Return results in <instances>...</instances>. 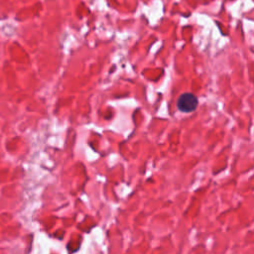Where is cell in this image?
Listing matches in <instances>:
<instances>
[{
    "instance_id": "6da1fadb",
    "label": "cell",
    "mask_w": 254,
    "mask_h": 254,
    "mask_svg": "<svg viewBox=\"0 0 254 254\" xmlns=\"http://www.w3.org/2000/svg\"><path fill=\"white\" fill-rule=\"evenodd\" d=\"M198 99L191 92H185L180 95L177 101V107L184 113H190L197 107Z\"/></svg>"
}]
</instances>
